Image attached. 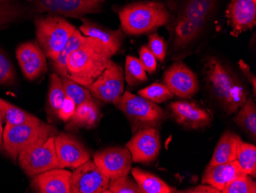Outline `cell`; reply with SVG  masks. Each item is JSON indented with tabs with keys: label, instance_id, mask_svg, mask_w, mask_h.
<instances>
[{
	"label": "cell",
	"instance_id": "15",
	"mask_svg": "<svg viewBox=\"0 0 256 193\" xmlns=\"http://www.w3.org/2000/svg\"><path fill=\"white\" fill-rule=\"evenodd\" d=\"M126 147L132 154L133 162L151 163L156 160L160 152V133L155 128L138 131Z\"/></svg>",
	"mask_w": 256,
	"mask_h": 193
},
{
	"label": "cell",
	"instance_id": "29",
	"mask_svg": "<svg viewBox=\"0 0 256 193\" xmlns=\"http://www.w3.org/2000/svg\"><path fill=\"white\" fill-rule=\"evenodd\" d=\"M234 118L238 127L246 132L252 139L256 138V106L252 98H248Z\"/></svg>",
	"mask_w": 256,
	"mask_h": 193
},
{
	"label": "cell",
	"instance_id": "8",
	"mask_svg": "<svg viewBox=\"0 0 256 193\" xmlns=\"http://www.w3.org/2000/svg\"><path fill=\"white\" fill-rule=\"evenodd\" d=\"M20 167L26 174L34 177L42 172L60 168L54 146V136L46 142L33 145L22 151L18 158Z\"/></svg>",
	"mask_w": 256,
	"mask_h": 193
},
{
	"label": "cell",
	"instance_id": "33",
	"mask_svg": "<svg viewBox=\"0 0 256 193\" xmlns=\"http://www.w3.org/2000/svg\"><path fill=\"white\" fill-rule=\"evenodd\" d=\"M60 77L64 86L66 96L69 99H72L76 106L82 104L88 101L98 100L92 96L87 88L66 76H60Z\"/></svg>",
	"mask_w": 256,
	"mask_h": 193
},
{
	"label": "cell",
	"instance_id": "10",
	"mask_svg": "<svg viewBox=\"0 0 256 193\" xmlns=\"http://www.w3.org/2000/svg\"><path fill=\"white\" fill-rule=\"evenodd\" d=\"M94 164L109 179L128 175L132 168V154L126 147H110L98 151L93 158Z\"/></svg>",
	"mask_w": 256,
	"mask_h": 193
},
{
	"label": "cell",
	"instance_id": "9",
	"mask_svg": "<svg viewBox=\"0 0 256 193\" xmlns=\"http://www.w3.org/2000/svg\"><path fill=\"white\" fill-rule=\"evenodd\" d=\"M124 81L123 68L110 60L103 73L86 88L94 99L114 104L123 95Z\"/></svg>",
	"mask_w": 256,
	"mask_h": 193
},
{
	"label": "cell",
	"instance_id": "24",
	"mask_svg": "<svg viewBox=\"0 0 256 193\" xmlns=\"http://www.w3.org/2000/svg\"><path fill=\"white\" fill-rule=\"evenodd\" d=\"M241 141V138L237 134L231 131L224 132L216 145L208 165H220L235 161L238 145Z\"/></svg>",
	"mask_w": 256,
	"mask_h": 193
},
{
	"label": "cell",
	"instance_id": "4",
	"mask_svg": "<svg viewBox=\"0 0 256 193\" xmlns=\"http://www.w3.org/2000/svg\"><path fill=\"white\" fill-rule=\"evenodd\" d=\"M114 105L126 116L133 134L150 128L159 129L166 119L164 110L156 103L128 91Z\"/></svg>",
	"mask_w": 256,
	"mask_h": 193
},
{
	"label": "cell",
	"instance_id": "30",
	"mask_svg": "<svg viewBox=\"0 0 256 193\" xmlns=\"http://www.w3.org/2000/svg\"><path fill=\"white\" fill-rule=\"evenodd\" d=\"M0 112L6 125L18 126L28 122H40L41 119L26 111L0 98Z\"/></svg>",
	"mask_w": 256,
	"mask_h": 193
},
{
	"label": "cell",
	"instance_id": "3",
	"mask_svg": "<svg viewBox=\"0 0 256 193\" xmlns=\"http://www.w3.org/2000/svg\"><path fill=\"white\" fill-rule=\"evenodd\" d=\"M122 30L130 36L144 35L169 24L170 14L162 3L142 1L128 4L118 13Z\"/></svg>",
	"mask_w": 256,
	"mask_h": 193
},
{
	"label": "cell",
	"instance_id": "35",
	"mask_svg": "<svg viewBox=\"0 0 256 193\" xmlns=\"http://www.w3.org/2000/svg\"><path fill=\"white\" fill-rule=\"evenodd\" d=\"M221 192L256 193V182L252 176L244 174L228 182Z\"/></svg>",
	"mask_w": 256,
	"mask_h": 193
},
{
	"label": "cell",
	"instance_id": "5",
	"mask_svg": "<svg viewBox=\"0 0 256 193\" xmlns=\"http://www.w3.org/2000/svg\"><path fill=\"white\" fill-rule=\"evenodd\" d=\"M58 133V129L54 125L42 120L18 126L6 125L2 135L4 152L16 162L22 151L32 145L46 142L48 138Z\"/></svg>",
	"mask_w": 256,
	"mask_h": 193
},
{
	"label": "cell",
	"instance_id": "11",
	"mask_svg": "<svg viewBox=\"0 0 256 193\" xmlns=\"http://www.w3.org/2000/svg\"><path fill=\"white\" fill-rule=\"evenodd\" d=\"M162 84L174 96L190 99L199 92L196 76L182 61H176L168 68L162 77Z\"/></svg>",
	"mask_w": 256,
	"mask_h": 193
},
{
	"label": "cell",
	"instance_id": "23",
	"mask_svg": "<svg viewBox=\"0 0 256 193\" xmlns=\"http://www.w3.org/2000/svg\"><path fill=\"white\" fill-rule=\"evenodd\" d=\"M106 0H57L58 15L67 18H82L87 14L102 12Z\"/></svg>",
	"mask_w": 256,
	"mask_h": 193
},
{
	"label": "cell",
	"instance_id": "38",
	"mask_svg": "<svg viewBox=\"0 0 256 193\" xmlns=\"http://www.w3.org/2000/svg\"><path fill=\"white\" fill-rule=\"evenodd\" d=\"M148 47L151 53L154 55L156 60L162 63L168 54V43L164 39L158 35L156 33H152L148 37Z\"/></svg>",
	"mask_w": 256,
	"mask_h": 193
},
{
	"label": "cell",
	"instance_id": "19",
	"mask_svg": "<svg viewBox=\"0 0 256 193\" xmlns=\"http://www.w3.org/2000/svg\"><path fill=\"white\" fill-rule=\"evenodd\" d=\"M71 176L68 170L53 168L33 177L31 187L40 193H70Z\"/></svg>",
	"mask_w": 256,
	"mask_h": 193
},
{
	"label": "cell",
	"instance_id": "36",
	"mask_svg": "<svg viewBox=\"0 0 256 193\" xmlns=\"http://www.w3.org/2000/svg\"><path fill=\"white\" fill-rule=\"evenodd\" d=\"M140 193L135 180L128 175L110 180L108 189L104 193Z\"/></svg>",
	"mask_w": 256,
	"mask_h": 193
},
{
	"label": "cell",
	"instance_id": "42",
	"mask_svg": "<svg viewBox=\"0 0 256 193\" xmlns=\"http://www.w3.org/2000/svg\"><path fill=\"white\" fill-rule=\"evenodd\" d=\"M176 192L184 193H220L221 191L211 185L202 183V185H197L192 188H186V189L176 191Z\"/></svg>",
	"mask_w": 256,
	"mask_h": 193
},
{
	"label": "cell",
	"instance_id": "13",
	"mask_svg": "<svg viewBox=\"0 0 256 193\" xmlns=\"http://www.w3.org/2000/svg\"><path fill=\"white\" fill-rule=\"evenodd\" d=\"M54 146L60 168L74 169L90 159L88 149L72 134L62 132L56 135Z\"/></svg>",
	"mask_w": 256,
	"mask_h": 193
},
{
	"label": "cell",
	"instance_id": "41",
	"mask_svg": "<svg viewBox=\"0 0 256 193\" xmlns=\"http://www.w3.org/2000/svg\"><path fill=\"white\" fill-rule=\"evenodd\" d=\"M238 66H240V70L243 75L246 76L248 81L250 82V85L252 87L253 95L254 97L256 96V77L254 73L250 70V66L246 63L243 61L242 60H240L238 63Z\"/></svg>",
	"mask_w": 256,
	"mask_h": 193
},
{
	"label": "cell",
	"instance_id": "32",
	"mask_svg": "<svg viewBox=\"0 0 256 193\" xmlns=\"http://www.w3.org/2000/svg\"><path fill=\"white\" fill-rule=\"evenodd\" d=\"M124 79L130 86H138L148 81L146 72L139 59L133 56H126L125 60Z\"/></svg>",
	"mask_w": 256,
	"mask_h": 193
},
{
	"label": "cell",
	"instance_id": "16",
	"mask_svg": "<svg viewBox=\"0 0 256 193\" xmlns=\"http://www.w3.org/2000/svg\"><path fill=\"white\" fill-rule=\"evenodd\" d=\"M16 53L23 76L28 81L36 80L46 74L48 70L46 56L37 42L22 43Z\"/></svg>",
	"mask_w": 256,
	"mask_h": 193
},
{
	"label": "cell",
	"instance_id": "7",
	"mask_svg": "<svg viewBox=\"0 0 256 193\" xmlns=\"http://www.w3.org/2000/svg\"><path fill=\"white\" fill-rule=\"evenodd\" d=\"M44 14H58L57 0H0V31Z\"/></svg>",
	"mask_w": 256,
	"mask_h": 193
},
{
	"label": "cell",
	"instance_id": "27",
	"mask_svg": "<svg viewBox=\"0 0 256 193\" xmlns=\"http://www.w3.org/2000/svg\"><path fill=\"white\" fill-rule=\"evenodd\" d=\"M66 97L61 77L57 73H52L50 76V89L46 103V112L48 119L51 120L58 119V112Z\"/></svg>",
	"mask_w": 256,
	"mask_h": 193
},
{
	"label": "cell",
	"instance_id": "21",
	"mask_svg": "<svg viewBox=\"0 0 256 193\" xmlns=\"http://www.w3.org/2000/svg\"><path fill=\"white\" fill-rule=\"evenodd\" d=\"M244 174L236 160L220 165H208L202 175V183L211 185L221 191L228 182Z\"/></svg>",
	"mask_w": 256,
	"mask_h": 193
},
{
	"label": "cell",
	"instance_id": "20",
	"mask_svg": "<svg viewBox=\"0 0 256 193\" xmlns=\"http://www.w3.org/2000/svg\"><path fill=\"white\" fill-rule=\"evenodd\" d=\"M82 25L79 27V30L84 37H92L100 40L114 53H118L122 49L125 34L122 29L118 30H109L106 27H102L90 21L87 18L80 19Z\"/></svg>",
	"mask_w": 256,
	"mask_h": 193
},
{
	"label": "cell",
	"instance_id": "22",
	"mask_svg": "<svg viewBox=\"0 0 256 193\" xmlns=\"http://www.w3.org/2000/svg\"><path fill=\"white\" fill-rule=\"evenodd\" d=\"M98 101H88L76 107V112L66 126V130H78L80 128L92 129L98 124L100 118Z\"/></svg>",
	"mask_w": 256,
	"mask_h": 193
},
{
	"label": "cell",
	"instance_id": "40",
	"mask_svg": "<svg viewBox=\"0 0 256 193\" xmlns=\"http://www.w3.org/2000/svg\"><path fill=\"white\" fill-rule=\"evenodd\" d=\"M76 106L72 99L66 97L64 103L62 105L60 111L58 112V119H61L63 122H68L76 112Z\"/></svg>",
	"mask_w": 256,
	"mask_h": 193
},
{
	"label": "cell",
	"instance_id": "34",
	"mask_svg": "<svg viewBox=\"0 0 256 193\" xmlns=\"http://www.w3.org/2000/svg\"><path fill=\"white\" fill-rule=\"evenodd\" d=\"M138 96L145 98L154 103H162L172 99L174 95L162 83H155L138 91Z\"/></svg>",
	"mask_w": 256,
	"mask_h": 193
},
{
	"label": "cell",
	"instance_id": "25",
	"mask_svg": "<svg viewBox=\"0 0 256 193\" xmlns=\"http://www.w3.org/2000/svg\"><path fill=\"white\" fill-rule=\"evenodd\" d=\"M217 0H184L176 14V19L207 20L215 10Z\"/></svg>",
	"mask_w": 256,
	"mask_h": 193
},
{
	"label": "cell",
	"instance_id": "18",
	"mask_svg": "<svg viewBox=\"0 0 256 193\" xmlns=\"http://www.w3.org/2000/svg\"><path fill=\"white\" fill-rule=\"evenodd\" d=\"M208 20H190L176 19L168 30L170 31V42L172 50L175 51L184 50L199 38L205 30Z\"/></svg>",
	"mask_w": 256,
	"mask_h": 193
},
{
	"label": "cell",
	"instance_id": "28",
	"mask_svg": "<svg viewBox=\"0 0 256 193\" xmlns=\"http://www.w3.org/2000/svg\"><path fill=\"white\" fill-rule=\"evenodd\" d=\"M86 37L80 33V30H76L66 43V47L58 55L57 57L52 60V68L56 73L60 76H67V59L69 54L78 49L83 44Z\"/></svg>",
	"mask_w": 256,
	"mask_h": 193
},
{
	"label": "cell",
	"instance_id": "17",
	"mask_svg": "<svg viewBox=\"0 0 256 193\" xmlns=\"http://www.w3.org/2000/svg\"><path fill=\"white\" fill-rule=\"evenodd\" d=\"M226 17L232 37L252 30L256 26V0H230Z\"/></svg>",
	"mask_w": 256,
	"mask_h": 193
},
{
	"label": "cell",
	"instance_id": "43",
	"mask_svg": "<svg viewBox=\"0 0 256 193\" xmlns=\"http://www.w3.org/2000/svg\"><path fill=\"white\" fill-rule=\"evenodd\" d=\"M2 114L0 112V153L5 154L4 149V139H2V135H4V129H2Z\"/></svg>",
	"mask_w": 256,
	"mask_h": 193
},
{
	"label": "cell",
	"instance_id": "12",
	"mask_svg": "<svg viewBox=\"0 0 256 193\" xmlns=\"http://www.w3.org/2000/svg\"><path fill=\"white\" fill-rule=\"evenodd\" d=\"M109 179L89 159L74 168L70 178V193H104L108 187Z\"/></svg>",
	"mask_w": 256,
	"mask_h": 193
},
{
	"label": "cell",
	"instance_id": "39",
	"mask_svg": "<svg viewBox=\"0 0 256 193\" xmlns=\"http://www.w3.org/2000/svg\"><path fill=\"white\" fill-rule=\"evenodd\" d=\"M139 60L144 68L145 71L149 74H153L158 67V60L154 55L151 53L148 46H143L140 49Z\"/></svg>",
	"mask_w": 256,
	"mask_h": 193
},
{
	"label": "cell",
	"instance_id": "31",
	"mask_svg": "<svg viewBox=\"0 0 256 193\" xmlns=\"http://www.w3.org/2000/svg\"><path fill=\"white\" fill-rule=\"evenodd\" d=\"M243 172L256 178V147L252 144L240 142L237 150L236 159Z\"/></svg>",
	"mask_w": 256,
	"mask_h": 193
},
{
	"label": "cell",
	"instance_id": "2",
	"mask_svg": "<svg viewBox=\"0 0 256 193\" xmlns=\"http://www.w3.org/2000/svg\"><path fill=\"white\" fill-rule=\"evenodd\" d=\"M114 55L100 40L86 37L83 44L68 57L66 77L88 87L106 70Z\"/></svg>",
	"mask_w": 256,
	"mask_h": 193
},
{
	"label": "cell",
	"instance_id": "14",
	"mask_svg": "<svg viewBox=\"0 0 256 193\" xmlns=\"http://www.w3.org/2000/svg\"><path fill=\"white\" fill-rule=\"evenodd\" d=\"M169 109L175 122L186 129H204L212 122L210 112L192 101H175Z\"/></svg>",
	"mask_w": 256,
	"mask_h": 193
},
{
	"label": "cell",
	"instance_id": "26",
	"mask_svg": "<svg viewBox=\"0 0 256 193\" xmlns=\"http://www.w3.org/2000/svg\"><path fill=\"white\" fill-rule=\"evenodd\" d=\"M130 172L140 193H171L176 191V188H172L160 178L150 172L139 168H132Z\"/></svg>",
	"mask_w": 256,
	"mask_h": 193
},
{
	"label": "cell",
	"instance_id": "37",
	"mask_svg": "<svg viewBox=\"0 0 256 193\" xmlns=\"http://www.w3.org/2000/svg\"><path fill=\"white\" fill-rule=\"evenodd\" d=\"M16 82V73L14 65L0 49V86H14Z\"/></svg>",
	"mask_w": 256,
	"mask_h": 193
},
{
	"label": "cell",
	"instance_id": "1",
	"mask_svg": "<svg viewBox=\"0 0 256 193\" xmlns=\"http://www.w3.org/2000/svg\"><path fill=\"white\" fill-rule=\"evenodd\" d=\"M204 69L206 83L214 97L228 114L236 112L248 99V90L240 78L214 56L208 58Z\"/></svg>",
	"mask_w": 256,
	"mask_h": 193
},
{
	"label": "cell",
	"instance_id": "6",
	"mask_svg": "<svg viewBox=\"0 0 256 193\" xmlns=\"http://www.w3.org/2000/svg\"><path fill=\"white\" fill-rule=\"evenodd\" d=\"M37 43L46 58L52 61L66 47L77 30L66 17L58 14H44L34 19Z\"/></svg>",
	"mask_w": 256,
	"mask_h": 193
}]
</instances>
